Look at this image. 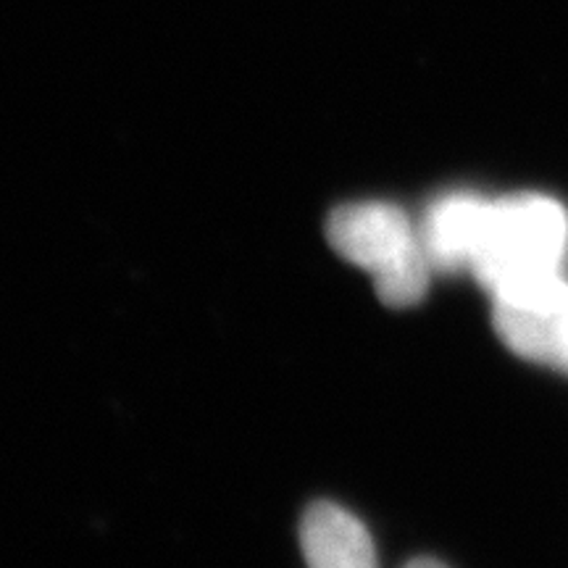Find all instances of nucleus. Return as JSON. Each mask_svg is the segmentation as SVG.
Segmentation results:
<instances>
[{"instance_id": "obj_2", "label": "nucleus", "mask_w": 568, "mask_h": 568, "mask_svg": "<svg viewBox=\"0 0 568 568\" xmlns=\"http://www.w3.org/2000/svg\"><path fill=\"white\" fill-rule=\"evenodd\" d=\"M326 240L353 266L372 274L379 301L389 308L422 303L432 280L418 226L387 201L347 203L332 211Z\"/></svg>"}, {"instance_id": "obj_1", "label": "nucleus", "mask_w": 568, "mask_h": 568, "mask_svg": "<svg viewBox=\"0 0 568 568\" xmlns=\"http://www.w3.org/2000/svg\"><path fill=\"white\" fill-rule=\"evenodd\" d=\"M568 213L539 193L489 201L471 272L493 297L529 290L564 274Z\"/></svg>"}, {"instance_id": "obj_6", "label": "nucleus", "mask_w": 568, "mask_h": 568, "mask_svg": "<svg viewBox=\"0 0 568 568\" xmlns=\"http://www.w3.org/2000/svg\"><path fill=\"white\" fill-rule=\"evenodd\" d=\"M406 568H447V566L439 564V560H435V558H416V560H410Z\"/></svg>"}, {"instance_id": "obj_4", "label": "nucleus", "mask_w": 568, "mask_h": 568, "mask_svg": "<svg viewBox=\"0 0 568 568\" xmlns=\"http://www.w3.org/2000/svg\"><path fill=\"white\" fill-rule=\"evenodd\" d=\"M489 201L477 195L456 190V193L439 195L426 209L418 234L432 272L458 274L471 268L474 251H477L481 224H485Z\"/></svg>"}, {"instance_id": "obj_5", "label": "nucleus", "mask_w": 568, "mask_h": 568, "mask_svg": "<svg viewBox=\"0 0 568 568\" xmlns=\"http://www.w3.org/2000/svg\"><path fill=\"white\" fill-rule=\"evenodd\" d=\"M301 545L308 568H379L364 521L337 503H314L305 510Z\"/></svg>"}, {"instance_id": "obj_3", "label": "nucleus", "mask_w": 568, "mask_h": 568, "mask_svg": "<svg viewBox=\"0 0 568 568\" xmlns=\"http://www.w3.org/2000/svg\"><path fill=\"white\" fill-rule=\"evenodd\" d=\"M493 301L495 332L510 353L568 374V280L564 274Z\"/></svg>"}]
</instances>
